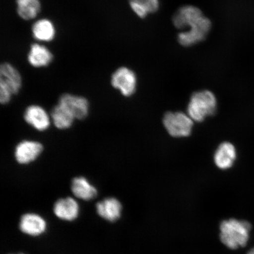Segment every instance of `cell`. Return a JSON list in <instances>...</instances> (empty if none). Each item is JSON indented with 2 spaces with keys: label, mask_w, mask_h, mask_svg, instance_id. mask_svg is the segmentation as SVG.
I'll use <instances>...</instances> for the list:
<instances>
[{
  "label": "cell",
  "mask_w": 254,
  "mask_h": 254,
  "mask_svg": "<svg viewBox=\"0 0 254 254\" xmlns=\"http://www.w3.org/2000/svg\"><path fill=\"white\" fill-rule=\"evenodd\" d=\"M252 225L246 221L230 219L220 225V239L225 246L236 250L245 247L249 240Z\"/></svg>",
  "instance_id": "1"
},
{
  "label": "cell",
  "mask_w": 254,
  "mask_h": 254,
  "mask_svg": "<svg viewBox=\"0 0 254 254\" xmlns=\"http://www.w3.org/2000/svg\"><path fill=\"white\" fill-rule=\"evenodd\" d=\"M217 101L211 91L204 90L193 93L187 109L188 115L193 121L202 122L217 110Z\"/></svg>",
  "instance_id": "2"
},
{
  "label": "cell",
  "mask_w": 254,
  "mask_h": 254,
  "mask_svg": "<svg viewBox=\"0 0 254 254\" xmlns=\"http://www.w3.org/2000/svg\"><path fill=\"white\" fill-rule=\"evenodd\" d=\"M211 28V20L203 15L188 29L182 31L178 34V41L183 47H189L196 45L207 37Z\"/></svg>",
  "instance_id": "3"
},
{
  "label": "cell",
  "mask_w": 254,
  "mask_h": 254,
  "mask_svg": "<svg viewBox=\"0 0 254 254\" xmlns=\"http://www.w3.org/2000/svg\"><path fill=\"white\" fill-rule=\"evenodd\" d=\"M163 124L168 134L174 137H185L192 132L193 120L182 112H168L165 114Z\"/></svg>",
  "instance_id": "4"
},
{
  "label": "cell",
  "mask_w": 254,
  "mask_h": 254,
  "mask_svg": "<svg viewBox=\"0 0 254 254\" xmlns=\"http://www.w3.org/2000/svg\"><path fill=\"white\" fill-rule=\"evenodd\" d=\"M111 83L124 96L130 97L135 93L137 79L134 72L131 69L122 66L113 73L111 76Z\"/></svg>",
  "instance_id": "5"
},
{
  "label": "cell",
  "mask_w": 254,
  "mask_h": 254,
  "mask_svg": "<svg viewBox=\"0 0 254 254\" xmlns=\"http://www.w3.org/2000/svg\"><path fill=\"white\" fill-rule=\"evenodd\" d=\"M43 145L36 141L24 140L19 142L15 148L14 157L18 164L27 165L33 163L40 156Z\"/></svg>",
  "instance_id": "6"
},
{
  "label": "cell",
  "mask_w": 254,
  "mask_h": 254,
  "mask_svg": "<svg viewBox=\"0 0 254 254\" xmlns=\"http://www.w3.org/2000/svg\"><path fill=\"white\" fill-rule=\"evenodd\" d=\"M203 14L202 11L194 5H187L180 7L175 12L173 23L177 29L184 31L199 20Z\"/></svg>",
  "instance_id": "7"
},
{
  "label": "cell",
  "mask_w": 254,
  "mask_h": 254,
  "mask_svg": "<svg viewBox=\"0 0 254 254\" xmlns=\"http://www.w3.org/2000/svg\"><path fill=\"white\" fill-rule=\"evenodd\" d=\"M67 109L75 119L84 120L89 113V103L86 98L70 94L61 95L59 103Z\"/></svg>",
  "instance_id": "8"
},
{
  "label": "cell",
  "mask_w": 254,
  "mask_h": 254,
  "mask_svg": "<svg viewBox=\"0 0 254 254\" xmlns=\"http://www.w3.org/2000/svg\"><path fill=\"white\" fill-rule=\"evenodd\" d=\"M47 221L36 213H26L21 216L19 228L23 234L31 237H39L47 230Z\"/></svg>",
  "instance_id": "9"
},
{
  "label": "cell",
  "mask_w": 254,
  "mask_h": 254,
  "mask_svg": "<svg viewBox=\"0 0 254 254\" xmlns=\"http://www.w3.org/2000/svg\"><path fill=\"white\" fill-rule=\"evenodd\" d=\"M21 86V76L17 69L11 64H2L0 66V88H5L14 95L18 93Z\"/></svg>",
  "instance_id": "10"
},
{
  "label": "cell",
  "mask_w": 254,
  "mask_h": 254,
  "mask_svg": "<svg viewBox=\"0 0 254 254\" xmlns=\"http://www.w3.org/2000/svg\"><path fill=\"white\" fill-rule=\"evenodd\" d=\"M24 119L28 125L39 131H44L49 128L50 117L46 110L37 105H32L25 109Z\"/></svg>",
  "instance_id": "11"
},
{
  "label": "cell",
  "mask_w": 254,
  "mask_h": 254,
  "mask_svg": "<svg viewBox=\"0 0 254 254\" xmlns=\"http://www.w3.org/2000/svg\"><path fill=\"white\" fill-rule=\"evenodd\" d=\"M53 212L60 220L71 222L78 217L79 205L74 198H60L57 200L54 205Z\"/></svg>",
  "instance_id": "12"
},
{
  "label": "cell",
  "mask_w": 254,
  "mask_h": 254,
  "mask_svg": "<svg viewBox=\"0 0 254 254\" xmlns=\"http://www.w3.org/2000/svg\"><path fill=\"white\" fill-rule=\"evenodd\" d=\"M123 206L116 198H106L98 202L96 211L98 215L104 220L114 222L119 220L122 216Z\"/></svg>",
  "instance_id": "13"
},
{
  "label": "cell",
  "mask_w": 254,
  "mask_h": 254,
  "mask_svg": "<svg viewBox=\"0 0 254 254\" xmlns=\"http://www.w3.org/2000/svg\"><path fill=\"white\" fill-rule=\"evenodd\" d=\"M237 158V151L234 145L230 142H222L214 154V162L220 169H229L233 166Z\"/></svg>",
  "instance_id": "14"
},
{
  "label": "cell",
  "mask_w": 254,
  "mask_h": 254,
  "mask_svg": "<svg viewBox=\"0 0 254 254\" xmlns=\"http://www.w3.org/2000/svg\"><path fill=\"white\" fill-rule=\"evenodd\" d=\"M71 190L75 197L83 201H90L96 197L98 194L96 187L84 177H77L73 179Z\"/></svg>",
  "instance_id": "15"
},
{
  "label": "cell",
  "mask_w": 254,
  "mask_h": 254,
  "mask_svg": "<svg viewBox=\"0 0 254 254\" xmlns=\"http://www.w3.org/2000/svg\"><path fill=\"white\" fill-rule=\"evenodd\" d=\"M53 55L47 48L39 44H33L28 55V62L36 68L44 67L53 62Z\"/></svg>",
  "instance_id": "16"
},
{
  "label": "cell",
  "mask_w": 254,
  "mask_h": 254,
  "mask_svg": "<svg viewBox=\"0 0 254 254\" xmlns=\"http://www.w3.org/2000/svg\"><path fill=\"white\" fill-rule=\"evenodd\" d=\"M32 32L35 39L40 41H52L56 35V29L52 22L47 19H41L34 24Z\"/></svg>",
  "instance_id": "17"
},
{
  "label": "cell",
  "mask_w": 254,
  "mask_h": 254,
  "mask_svg": "<svg viewBox=\"0 0 254 254\" xmlns=\"http://www.w3.org/2000/svg\"><path fill=\"white\" fill-rule=\"evenodd\" d=\"M51 118L54 125L60 129L70 128L75 120L70 112L59 104L53 108L51 112Z\"/></svg>",
  "instance_id": "18"
},
{
  "label": "cell",
  "mask_w": 254,
  "mask_h": 254,
  "mask_svg": "<svg viewBox=\"0 0 254 254\" xmlns=\"http://www.w3.org/2000/svg\"><path fill=\"white\" fill-rule=\"evenodd\" d=\"M16 3L17 13L24 20L36 18L41 10L40 0H16Z\"/></svg>",
  "instance_id": "19"
},
{
  "label": "cell",
  "mask_w": 254,
  "mask_h": 254,
  "mask_svg": "<svg viewBox=\"0 0 254 254\" xmlns=\"http://www.w3.org/2000/svg\"><path fill=\"white\" fill-rule=\"evenodd\" d=\"M129 2L132 10L141 18L154 13L160 8L159 0H129Z\"/></svg>",
  "instance_id": "20"
},
{
  "label": "cell",
  "mask_w": 254,
  "mask_h": 254,
  "mask_svg": "<svg viewBox=\"0 0 254 254\" xmlns=\"http://www.w3.org/2000/svg\"><path fill=\"white\" fill-rule=\"evenodd\" d=\"M248 254H254V248L252 250H251Z\"/></svg>",
  "instance_id": "21"
},
{
  "label": "cell",
  "mask_w": 254,
  "mask_h": 254,
  "mask_svg": "<svg viewBox=\"0 0 254 254\" xmlns=\"http://www.w3.org/2000/svg\"><path fill=\"white\" fill-rule=\"evenodd\" d=\"M25 254L24 253H20V254Z\"/></svg>",
  "instance_id": "22"
}]
</instances>
